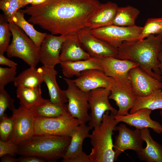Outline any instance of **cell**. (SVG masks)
<instances>
[{"mask_svg":"<svg viewBox=\"0 0 162 162\" xmlns=\"http://www.w3.org/2000/svg\"><path fill=\"white\" fill-rule=\"evenodd\" d=\"M160 116L162 117V109H161V111H160ZM161 125H162V124H161Z\"/></svg>","mask_w":162,"mask_h":162,"instance_id":"45","label":"cell"},{"mask_svg":"<svg viewBox=\"0 0 162 162\" xmlns=\"http://www.w3.org/2000/svg\"><path fill=\"white\" fill-rule=\"evenodd\" d=\"M34 0H24L22 5V8L28 4H31Z\"/></svg>","mask_w":162,"mask_h":162,"instance_id":"44","label":"cell"},{"mask_svg":"<svg viewBox=\"0 0 162 162\" xmlns=\"http://www.w3.org/2000/svg\"><path fill=\"white\" fill-rule=\"evenodd\" d=\"M118 6L110 1L100 3L90 14L85 23V27L91 29L112 25Z\"/></svg>","mask_w":162,"mask_h":162,"instance_id":"17","label":"cell"},{"mask_svg":"<svg viewBox=\"0 0 162 162\" xmlns=\"http://www.w3.org/2000/svg\"><path fill=\"white\" fill-rule=\"evenodd\" d=\"M12 112L13 127L8 140L18 145L34 135L35 117L30 110L21 106Z\"/></svg>","mask_w":162,"mask_h":162,"instance_id":"9","label":"cell"},{"mask_svg":"<svg viewBox=\"0 0 162 162\" xmlns=\"http://www.w3.org/2000/svg\"><path fill=\"white\" fill-rule=\"evenodd\" d=\"M62 162H91L88 155L84 152L81 154L65 159H62Z\"/></svg>","mask_w":162,"mask_h":162,"instance_id":"38","label":"cell"},{"mask_svg":"<svg viewBox=\"0 0 162 162\" xmlns=\"http://www.w3.org/2000/svg\"><path fill=\"white\" fill-rule=\"evenodd\" d=\"M24 14L22 10L19 9L13 17L12 22L23 30L40 48L42 42L47 34L39 32L35 29L33 25L25 20Z\"/></svg>","mask_w":162,"mask_h":162,"instance_id":"27","label":"cell"},{"mask_svg":"<svg viewBox=\"0 0 162 162\" xmlns=\"http://www.w3.org/2000/svg\"><path fill=\"white\" fill-rule=\"evenodd\" d=\"M14 103L4 87L0 88V119L6 115L4 112L7 108L12 111L16 109Z\"/></svg>","mask_w":162,"mask_h":162,"instance_id":"34","label":"cell"},{"mask_svg":"<svg viewBox=\"0 0 162 162\" xmlns=\"http://www.w3.org/2000/svg\"><path fill=\"white\" fill-rule=\"evenodd\" d=\"M13 127V121L11 117L8 118L5 115L0 119V140L7 141L9 140Z\"/></svg>","mask_w":162,"mask_h":162,"instance_id":"35","label":"cell"},{"mask_svg":"<svg viewBox=\"0 0 162 162\" xmlns=\"http://www.w3.org/2000/svg\"><path fill=\"white\" fill-rule=\"evenodd\" d=\"M68 85V88L64 90L68 99L67 110L73 117L80 120L82 123H86L91 120L88 114L90 106L88 101V92L80 89L73 80L63 78Z\"/></svg>","mask_w":162,"mask_h":162,"instance_id":"8","label":"cell"},{"mask_svg":"<svg viewBox=\"0 0 162 162\" xmlns=\"http://www.w3.org/2000/svg\"><path fill=\"white\" fill-rule=\"evenodd\" d=\"M118 123L114 115L107 111L103 115L100 124L94 128L88 136L92 146L88 155L91 162L115 161L112 135Z\"/></svg>","mask_w":162,"mask_h":162,"instance_id":"4","label":"cell"},{"mask_svg":"<svg viewBox=\"0 0 162 162\" xmlns=\"http://www.w3.org/2000/svg\"><path fill=\"white\" fill-rule=\"evenodd\" d=\"M66 36L47 34L40 48V62L43 65L55 67L60 63V54Z\"/></svg>","mask_w":162,"mask_h":162,"instance_id":"16","label":"cell"},{"mask_svg":"<svg viewBox=\"0 0 162 162\" xmlns=\"http://www.w3.org/2000/svg\"><path fill=\"white\" fill-rule=\"evenodd\" d=\"M14 86L17 87L34 88L40 86L43 82L40 68L30 67L16 76L14 81Z\"/></svg>","mask_w":162,"mask_h":162,"instance_id":"26","label":"cell"},{"mask_svg":"<svg viewBox=\"0 0 162 162\" xmlns=\"http://www.w3.org/2000/svg\"><path fill=\"white\" fill-rule=\"evenodd\" d=\"M162 33V17L149 18L142 27L139 40L149 36L158 35Z\"/></svg>","mask_w":162,"mask_h":162,"instance_id":"31","label":"cell"},{"mask_svg":"<svg viewBox=\"0 0 162 162\" xmlns=\"http://www.w3.org/2000/svg\"><path fill=\"white\" fill-rule=\"evenodd\" d=\"M65 36L60 52V62L86 60L91 57L82 47L77 33Z\"/></svg>","mask_w":162,"mask_h":162,"instance_id":"20","label":"cell"},{"mask_svg":"<svg viewBox=\"0 0 162 162\" xmlns=\"http://www.w3.org/2000/svg\"><path fill=\"white\" fill-rule=\"evenodd\" d=\"M17 98L20 106L30 110L48 101L41 96L40 86L34 88L17 87L16 90Z\"/></svg>","mask_w":162,"mask_h":162,"instance_id":"25","label":"cell"},{"mask_svg":"<svg viewBox=\"0 0 162 162\" xmlns=\"http://www.w3.org/2000/svg\"><path fill=\"white\" fill-rule=\"evenodd\" d=\"M60 64L62 73L66 78L74 76L78 77L83 71L91 69L102 71L101 59L91 57L89 58L75 61H61Z\"/></svg>","mask_w":162,"mask_h":162,"instance_id":"22","label":"cell"},{"mask_svg":"<svg viewBox=\"0 0 162 162\" xmlns=\"http://www.w3.org/2000/svg\"><path fill=\"white\" fill-rule=\"evenodd\" d=\"M82 47L91 57L101 59L107 57H115L117 49L92 34L91 29L85 27L77 32Z\"/></svg>","mask_w":162,"mask_h":162,"instance_id":"11","label":"cell"},{"mask_svg":"<svg viewBox=\"0 0 162 162\" xmlns=\"http://www.w3.org/2000/svg\"><path fill=\"white\" fill-rule=\"evenodd\" d=\"M158 60L160 62V63L159 65V68L161 73V75H162V51H161L159 53L158 56ZM161 82L162 89V78Z\"/></svg>","mask_w":162,"mask_h":162,"instance_id":"42","label":"cell"},{"mask_svg":"<svg viewBox=\"0 0 162 162\" xmlns=\"http://www.w3.org/2000/svg\"><path fill=\"white\" fill-rule=\"evenodd\" d=\"M80 76L73 80L76 85L82 91L88 92L98 88L111 90L116 84V80L106 75L102 70L91 69L82 71Z\"/></svg>","mask_w":162,"mask_h":162,"instance_id":"14","label":"cell"},{"mask_svg":"<svg viewBox=\"0 0 162 162\" xmlns=\"http://www.w3.org/2000/svg\"><path fill=\"white\" fill-rule=\"evenodd\" d=\"M128 77L136 97H145L156 89H162L161 81L148 74L139 66L130 69Z\"/></svg>","mask_w":162,"mask_h":162,"instance_id":"13","label":"cell"},{"mask_svg":"<svg viewBox=\"0 0 162 162\" xmlns=\"http://www.w3.org/2000/svg\"><path fill=\"white\" fill-rule=\"evenodd\" d=\"M24 0H0V8L9 23L13 22L12 19L17 11L22 8Z\"/></svg>","mask_w":162,"mask_h":162,"instance_id":"32","label":"cell"},{"mask_svg":"<svg viewBox=\"0 0 162 162\" xmlns=\"http://www.w3.org/2000/svg\"><path fill=\"white\" fill-rule=\"evenodd\" d=\"M81 122L72 117L67 107L60 116L56 117H35L34 135H51L71 136Z\"/></svg>","mask_w":162,"mask_h":162,"instance_id":"6","label":"cell"},{"mask_svg":"<svg viewBox=\"0 0 162 162\" xmlns=\"http://www.w3.org/2000/svg\"><path fill=\"white\" fill-rule=\"evenodd\" d=\"M54 67L43 65L40 69L43 82L46 84L48 90L50 101L52 103L63 106L68 102V99L64 90L61 89L57 84L56 80L57 72Z\"/></svg>","mask_w":162,"mask_h":162,"instance_id":"21","label":"cell"},{"mask_svg":"<svg viewBox=\"0 0 162 162\" xmlns=\"http://www.w3.org/2000/svg\"><path fill=\"white\" fill-rule=\"evenodd\" d=\"M140 132L146 146L137 153L139 159L147 162H162V145L153 139L148 128L140 129Z\"/></svg>","mask_w":162,"mask_h":162,"instance_id":"23","label":"cell"},{"mask_svg":"<svg viewBox=\"0 0 162 162\" xmlns=\"http://www.w3.org/2000/svg\"><path fill=\"white\" fill-rule=\"evenodd\" d=\"M136 98L129 80H116V84L111 89L109 96V99L114 100L118 107L116 115L118 116L128 114V111L133 107Z\"/></svg>","mask_w":162,"mask_h":162,"instance_id":"15","label":"cell"},{"mask_svg":"<svg viewBox=\"0 0 162 162\" xmlns=\"http://www.w3.org/2000/svg\"><path fill=\"white\" fill-rule=\"evenodd\" d=\"M142 109H147L152 111L162 109V89H156L145 97H136L135 103L130 110V113H133Z\"/></svg>","mask_w":162,"mask_h":162,"instance_id":"28","label":"cell"},{"mask_svg":"<svg viewBox=\"0 0 162 162\" xmlns=\"http://www.w3.org/2000/svg\"><path fill=\"white\" fill-rule=\"evenodd\" d=\"M142 27H123L113 25L91 29L93 35L117 49L124 41L139 40Z\"/></svg>","mask_w":162,"mask_h":162,"instance_id":"7","label":"cell"},{"mask_svg":"<svg viewBox=\"0 0 162 162\" xmlns=\"http://www.w3.org/2000/svg\"><path fill=\"white\" fill-rule=\"evenodd\" d=\"M12 40L6 52L9 57L22 60L30 67H35L40 62V49L20 28L9 23Z\"/></svg>","mask_w":162,"mask_h":162,"instance_id":"5","label":"cell"},{"mask_svg":"<svg viewBox=\"0 0 162 162\" xmlns=\"http://www.w3.org/2000/svg\"><path fill=\"white\" fill-rule=\"evenodd\" d=\"M47 0H34L31 4L32 5H37L40 4L45 2Z\"/></svg>","mask_w":162,"mask_h":162,"instance_id":"43","label":"cell"},{"mask_svg":"<svg viewBox=\"0 0 162 162\" xmlns=\"http://www.w3.org/2000/svg\"><path fill=\"white\" fill-rule=\"evenodd\" d=\"M71 139L70 136L34 135L18 145L17 154L37 157L45 162H56L63 158Z\"/></svg>","mask_w":162,"mask_h":162,"instance_id":"3","label":"cell"},{"mask_svg":"<svg viewBox=\"0 0 162 162\" xmlns=\"http://www.w3.org/2000/svg\"><path fill=\"white\" fill-rule=\"evenodd\" d=\"M111 90L105 88H98L88 92V101L91 110V120L89 125L92 128L101 123L104 114L110 111L114 115H117L118 110L113 108L109 101Z\"/></svg>","mask_w":162,"mask_h":162,"instance_id":"10","label":"cell"},{"mask_svg":"<svg viewBox=\"0 0 162 162\" xmlns=\"http://www.w3.org/2000/svg\"><path fill=\"white\" fill-rule=\"evenodd\" d=\"M1 162H19L18 158H14L9 155H5L1 158Z\"/></svg>","mask_w":162,"mask_h":162,"instance_id":"41","label":"cell"},{"mask_svg":"<svg viewBox=\"0 0 162 162\" xmlns=\"http://www.w3.org/2000/svg\"><path fill=\"white\" fill-rule=\"evenodd\" d=\"M152 110L142 109L132 113L123 116H114L115 120L118 123L123 122L128 125L141 129L150 128L158 134L162 133L161 124L152 120L150 117Z\"/></svg>","mask_w":162,"mask_h":162,"instance_id":"18","label":"cell"},{"mask_svg":"<svg viewBox=\"0 0 162 162\" xmlns=\"http://www.w3.org/2000/svg\"><path fill=\"white\" fill-rule=\"evenodd\" d=\"M102 71L107 76L116 80H128L129 71L139 66L137 63L128 60L121 59L115 57H107L101 59Z\"/></svg>","mask_w":162,"mask_h":162,"instance_id":"19","label":"cell"},{"mask_svg":"<svg viewBox=\"0 0 162 162\" xmlns=\"http://www.w3.org/2000/svg\"><path fill=\"white\" fill-rule=\"evenodd\" d=\"M136 41H124L118 48L115 58L134 62L148 74L161 81L159 68V52L162 51V33L151 35Z\"/></svg>","mask_w":162,"mask_h":162,"instance_id":"2","label":"cell"},{"mask_svg":"<svg viewBox=\"0 0 162 162\" xmlns=\"http://www.w3.org/2000/svg\"><path fill=\"white\" fill-rule=\"evenodd\" d=\"M100 4L98 0H47L22 10L30 16L29 22L52 34L66 35L85 27L87 17Z\"/></svg>","mask_w":162,"mask_h":162,"instance_id":"1","label":"cell"},{"mask_svg":"<svg viewBox=\"0 0 162 162\" xmlns=\"http://www.w3.org/2000/svg\"><path fill=\"white\" fill-rule=\"evenodd\" d=\"M19 162H44V160L33 156H23L18 158Z\"/></svg>","mask_w":162,"mask_h":162,"instance_id":"40","label":"cell"},{"mask_svg":"<svg viewBox=\"0 0 162 162\" xmlns=\"http://www.w3.org/2000/svg\"><path fill=\"white\" fill-rule=\"evenodd\" d=\"M17 67H0V88L4 87L8 83L14 82L16 74Z\"/></svg>","mask_w":162,"mask_h":162,"instance_id":"36","label":"cell"},{"mask_svg":"<svg viewBox=\"0 0 162 162\" xmlns=\"http://www.w3.org/2000/svg\"><path fill=\"white\" fill-rule=\"evenodd\" d=\"M12 35L9 23L4 15L0 16V54L6 52L9 45L10 37Z\"/></svg>","mask_w":162,"mask_h":162,"instance_id":"33","label":"cell"},{"mask_svg":"<svg viewBox=\"0 0 162 162\" xmlns=\"http://www.w3.org/2000/svg\"><path fill=\"white\" fill-rule=\"evenodd\" d=\"M18 145L9 141H3L0 140V157L5 155L13 156L18 151Z\"/></svg>","mask_w":162,"mask_h":162,"instance_id":"37","label":"cell"},{"mask_svg":"<svg viewBox=\"0 0 162 162\" xmlns=\"http://www.w3.org/2000/svg\"><path fill=\"white\" fill-rule=\"evenodd\" d=\"M118 134L116 137L114 144L115 160L116 161L119 155L124 151L130 149L135 151L137 154L143 148L144 141L141 136L140 130H131L123 124L116 127Z\"/></svg>","mask_w":162,"mask_h":162,"instance_id":"12","label":"cell"},{"mask_svg":"<svg viewBox=\"0 0 162 162\" xmlns=\"http://www.w3.org/2000/svg\"><path fill=\"white\" fill-rule=\"evenodd\" d=\"M67 105H60L51 103L49 100L42 104L30 110L35 117L51 118L58 116L67 108Z\"/></svg>","mask_w":162,"mask_h":162,"instance_id":"30","label":"cell"},{"mask_svg":"<svg viewBox=\"0 0 162 162\" xmlns=\"http://www.w3.org/2000/svg\"><path fill=\"white\" fill-rule=\"evenodd\" d=\"M86 123H81L74 129L71 136L70 143L62 159H65L82 153L83 141L88 137L89 131L92 129Z\"/></svg>","mask_w":162,"mask_h":162,"instance_id":"24","label":"cell"},{"mask_svg":"<svg viewBox=\"0 0 162 162\" xmlns=\"http://www.w3.org/2000/svg\"><path fill=\"white\" fill-rule=\"evenodd\" d=\"M140 13L138 9L130 5L118 7L112 25L123 27L134 26Z\"/></svg>","mask_w":162,"mask_h":162,"instance_id":"29","label":"cell"},{"mask_svg":"<svg viewBox=\"0 0 162 162\" xmlns=\"http://www.w3.org/2000/svg\"><path fill=\"white\" fill-rule=\"evenodd\" d=\"M0 64L10 67L16 66L17 63L4 56L3 54H0Z\"/></svg>","mask_w":162,"mask_h":162,"instance_id":"39","label":"cell"}]
</instances>
